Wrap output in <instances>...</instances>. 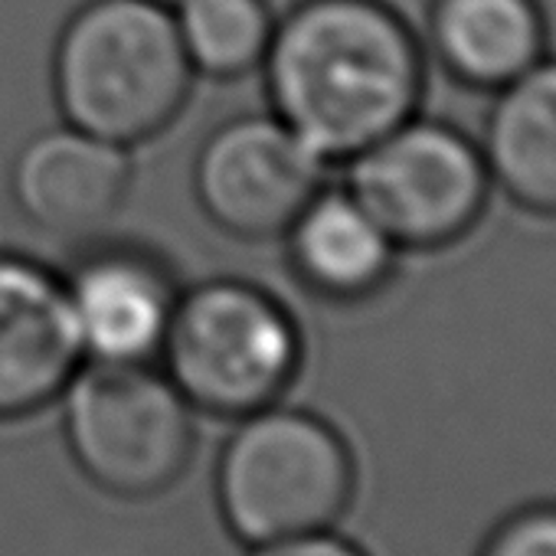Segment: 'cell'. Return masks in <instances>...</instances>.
<instances>
[{
  "label": "cell",
  "instance_id": "13",
  "mask_svg": "<svg viewBox=\"0 0 556 556\" xmlns=\"http://www.w3.org/2000/svg\"><path fill=\"white\" fill-rule=\"evenodd\" d=\"M429 40L458 83L497 92L543 60L546 27L536 0H435Z\"/></svg>",
  "mask_w": 556,
  "mask_h": 556
},
{
  "label": "cell",
  "instance_id": "14",
  "mask_svg": "<svg viewBox=\"0 0 556 556\" xmlns=\"http://www.w3.org/2000/svg\"><path fill=\"white\" fill-rule=\"evenodd\" d=\"M170 14L193 73L206 79L262 70L278 21L268 0H174Z\"/></svg>",
  "mask_w": 556,
  "mask_h": 556
},
{
  "label": "cell",
  "instance_id": "16",
  "mask_svg": "<svg viewBox=\"0 0 556 556\" xmlns=\"http://www.w3.org/2000/svg\"><path fill=\"white\" fill-rule=\"evenodd\" d=\"M255 556H364V553L354 549L351 543L318 530V533H302V536L265 543V546H258Z\"/></svg>",
  "mask_w": 556,
  "mask_h": 556
},
{
  "label": "cell",
  "instance_id": "10",
  "mask_svg": "<svg viewBox=\"0 0 556 556\" xmlns=\"http://www.w3.org/2000/svg\"><path fill=\"white\" fill-rule=\"evenodd\" d=\"M83 351L60 271L0 252V419L30 416L63 396Z\"/></svg>",
  "mask_w": 556,
  "mask_h": 556
},
{
  "label": "cell",
  "instance_id": "9",
  "mask_svg": "<svg viewBox=\"0 0 556 556\" xmlns=\"http://www.w3.org/2000/svg\"><path fill=\"white\" fill-rule=\"evenodd\" d=\"M135 180L131 151L60 125L34 135L14 157L11 197L27 223L70 242L105 236Z\"/></svg>",
  "mask_w": 556,
  "mask_h": 556
},
{
  "label": "cell",
  "instance_id": "2",
  "mask_svg": "<svg viewBox=\"0 0 556 556\" xmlns=\"http://www.w3.org/2000/svg\"><path fill=\"white\" fill-rule=\"evenodd\" d=\"M193 79L174 14L161 0H86L53 50L63 122L128 151L180 118Z\"/></svg>",
  "mask_w": 556,
  "mask_h": 556
},
{
  "label": "cell",
  "instance_id": "1",
  "mask_svg": "<svg viewBox=\"0 0 556 556\" xmlns=\"http://www.w3.org/2000/svg\"><path fill=\"white\" fill-rule=\"evenodd\" d=\"M262 76L271 115L338 164L416 115L426 63L383 0H299L275 21Z\"/></svg>",
  "mask_w": 556,
  "mask_h": 556
},
{
  "label": "cell",
  "instance_id": "7",
  "mask_svg": "<svg viewBox=\"0 0 556 556\" xmlns=\"http://www.w3.org/2000/svg\"><path fill=\"white\" fill-rule=\"evenodd\" d=\"M325 184L328 161L271 112L216 125L193 161L203 216L242 242L278 239Z\"/></svg>",
  "mask_w": 556,
  "mask_h": 556
},
{
  "label": "cell",
  "instance_id": "15",
  "mask_svg": "<svg viewBox=\"0 0 556 556\" xmlns=\"http://www.w3.org/2000/svg\"><path fill=\"white\" fill-rule=\"evenodd\" d=\"M481 556H556V507L523 510L507 520Z\"/></svg>",
  "mask_w": 556,
  "mask_h": 556
},
{
  "label": "cell",
  "instance_id": "6",
  "mask_svg": "<svg viewBox=\"0 0 556 556\" xmlns=\"http://www.w3.org/2000/svg\"><path fill=\"white\" fill-rule=\"evenodd\" d=\"M344 187L403 249H442L484 213L491 174L481 148L442 122L413 115L354 154Z\"/></svg>",
  "mask_w": 556,
  "mask_h": 556
},
{
  "label": "cell",
  "instance_id": "8",
  "mask_svg": "<svg viewBox=\"0 0 556 556\" xmlns=\"http://www.w3.org/2000/svg\"><path fill=\"white\" fill-rule=\"evenodd\" d=\"M83 364H154L167 341L184 286L170 262L131 239L79 242L60 271Z\"/></svg>",
  "mask_w": 556,
  "mask_h": 556
},
{
  "label": "cell",
  "instance_id": "3",
  "mask_svg": "<svg viewBox=\"0 0 556 556\" xmlns=\"http://www.w3.org/2000/svg\"><path fill=\"white\" fill-rule=\"evenodd\" d=\"M295 315L249 278H206L184 289L167 341L164 374L180 396L213 416L275 406L302 370Z\"/></svg>",
  "mask_w": 556,
  "mask_h": 556
},
{
  "label": "cell",
  "instance_id": "4",
  "mask_svg": "<svg viewBox=\"0 0 556 556\" xmlns=\"http://www.w3.org/2000/svg\"><path fill=\"white\" fill-rule=\"evenodd\" d=\"M351 488L344 439L325 419L282 406L242 416L216 471L223 517L252 546L328 530Z\"/></svg>",
  "mask_w": 556,
  "mask_h": 556
},
{
  "label": "cell",
  "instance_id": "17",
  "mask_svg": "<svg viewBox=\"0 0 556 556\" xmlns=\"http://www.w3.org/2000/svg\"><path fill=\"white\" fill-rule=\"evenodd\" d=\"M161 4H167V8H170V4H174V0H161Z\"/></svg>",
  "mask_w": 556,
  "mask_h": 556
},
{
  "label": "cell",
  "instance_id": "11",
  "mask_svg": "<svg viewBox=\"0 0 556 556\" xmlns=\"http://www.w3.org/2000/svg\"><path fill=\"white\" fill-rule=\"evenodd\" d=\"M286 265L305 295L318 302H364L396 268L400 245L348 187H321L278 236Z\"/></svg>",
  "mask_w": 556,
  "mask_h": 556
},
{
  "label": "cell",
  "instance_id": "5",
  "mask_svg": "<svg viewBox=\"0 0 556 556\" xmlns=\"http://www.w3.org/2000/svg\"><path fill=\"white\" fill-rule=\"evenodd\" d=\"M63 403L70 448L99 488L148 497L187 468L193 406L151 364H83Z\"/></svg>",
  "mask_w": 556,
  "mask_h": 556
},
{
  "label": "cell",
  "instance_id": "12",
  "mask_svg": "<svg viewBox=\"0 0 556 556\" xmlns=\"http://www.w3.org/2000/svg\"><path fill=\"white\" fill-rule=\"evenodd\" d=\"M481 157L514 203L556 216V60L497 89Z\"/></svg>",
  "mask_w": 556,
  "mask_h": 556
}]
</instances>
